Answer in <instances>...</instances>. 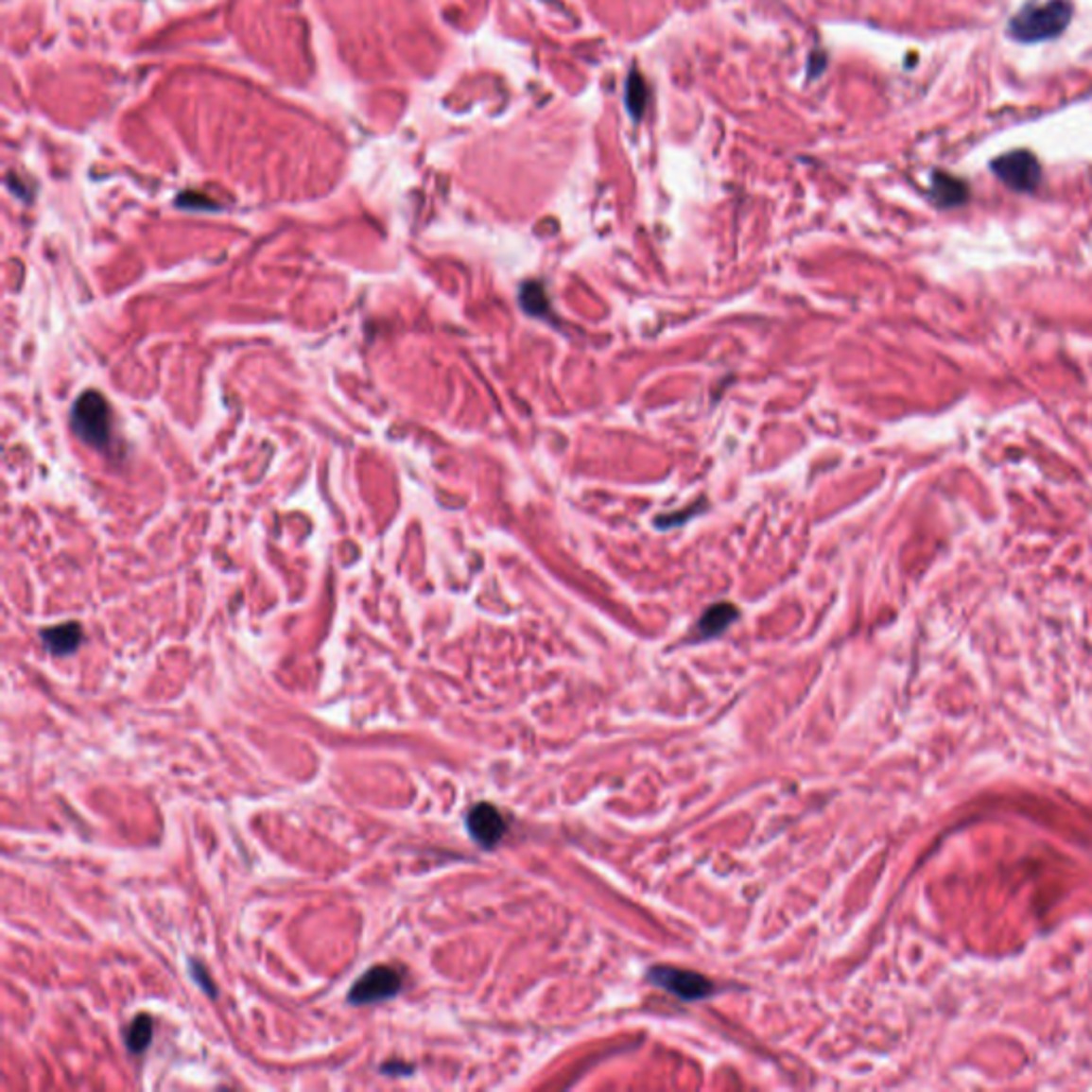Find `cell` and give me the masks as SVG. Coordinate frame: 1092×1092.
<instances>
[{
  "label": "cell",
  "instance_id": "1",
  "mask_svg": "<svg viewBox=\"0 0 1092 1092\" xmlns=\"http://www.w3.org/2000/svg\"><path fill=\"white\" fill-rule=\"evenodd\" d=\"M1073 5L1069 0H1046L1027 3L1014 15L1007 32L1018 43H1041L1061 37L1071 24Z\"/></svg>",
  "mask_w": 1092,
  "mask_h": 1092
},
{
  "label": "cell",
  "instance_id": "2",
  "mask_svg": "<svg viewBox=\"0 0 1092 1092\" xmlns=\"http://www.w3.org/2000/svg\"><path fill=\"white\" fill-rule=\"evenodd\" d=\"M71 427L83 444L105 450L112 442L113 414L107 399L96 390H86L78 397L71 410Z\"/></svg>",
  "mask_w": 1092,
  "mask_h": 1092
},
{
  "label": "cell",
  "instance_id": "3",
  "mask_svg": "<svg viewBox=\"0 0 1092 1092\" xmlns=\"http://www.w3.org/2000/svg\"><path fill=\"white\" fill-rule=\"evenodd\" d=\"M404 988V978L393 966L376 964L365 971L348 992V1003L355 1007H368L397 997Z\"/></svg>",
  "mask_w": 1092,
  "mask_h": 1092
},
{
  "label": "cell",
  "instance_id": "4",
  "mask_svg": "<svg viewBox=\"0 0 1092 1092\" xmlns=\"http://www.w3.org/2000/svg\"><path fill=\"white\" fill-rule=\"evenodd\" d=\"M992 173L1015 193H1032L1041 182V165L1029 149H1014L990 163Z\"/></svg>",
  "mask_w": 1092,
  "mask_h": 1092
},
{
  "label": "cell",
  "instance_id": "5",
  "mask_svg": "<svg viewBox=\"0 0 1092 1092\" xmlns=\"http://www.w3.org/2000/svg\"><path fill=\"white\" fill-rule=\"evenodd\" d=\"M649 979L685 1000L704 998L708 992H711V981L702 978L700 973L672 969V966H657V969H651L649 971Z\"/></svg>",
  "mask_w": 1092,
  "mask_h": 1092
},
{
  "label": "cell",
  "instance_id": "6",
  "mask_svg": "<svg viewBox=\"0 0 1092 1092\" xmlns=\"http://www.w3.org/2000/svg\"><path fill=\"white\" fill-rule=\"evenodd\" d=\"M468 830L478 845L491 849L502 841L506 832V822L502 813H499L494 805L480 803L470 808Z\"/></svg>",
  "mask_w": 1092,
  "mask_h": 1092
},
{
  "label": "cell",
  "instance_id": "7",
  "mask_svg": "<svg viewBox=\"0 0 1092 1092\" xmlns=\"http://www.w3.org/2000/svg\"><path fill=\"white\" fill-rule=\"evenodd\" d=\"M930 199L939 207H958L969 201V186L961 178H954L945 171L932 173Z\"/></svg>",
  "mask_w": 1092,
  "mask_h": 1092
},
{
  "label": "cell",
  "instance_id": "8",
  "mask_svg": "<svg viewBox=\"0 0 1092 1092\" xmlns=\"http://www.w3.org/2000/svg\"><path fill=\"white\" fill-rule=\"evenodd\" d=\"M41 640H43L45 649L52 655L56 657H64V655H71L79 649L81 640H83V632H81V625L69 621V623H61V625H54V628H47L41 632Z\"/></svg>",
  "mask_w": 1092,
  "mask_h": 1092
},
{
  "label": "cell",
  "instance_id": "9",
  "mask_svg": "<svg viewBox=\"0 0 1092 1092\" xmlns=\"http://www.w3.org/2000/svg\"><path fill=\"white\" fill-rule=\"evenodd\" d=\"M738 611L732 604H715L708 608V611L700 616L698 621V636L700 638H713V636H719L721 632H725L730 628L732 623L737 621Z\"/></svg>",
  "mask_w": 1092,
  "mask_h": 1092
},
{
  "label": "cell",
  "instance_id": "10",
  "mask_svg": "<svg viewBox=\"0 0 1092 1092\" xmlns=\"http://www.w3.org/2000/svg\"><path fill=\"white\" fill-rule=\"evenodd\" d=\"M152 1032H154L152 1018H149L147 1014L135 1015V1018L129 1022V1027L124 1029V1044H127L129 1052L132 1054L146 1052L149 1044H152Z\"/></svg>",
  "mask_w": 1092,
  "mask_h": 1092
},
{
  "label": "cell",
  "instance_id": "11",
  "mask_svg": "<svg viewBox=\"0 0 1092 1092\" xmlns=\"http://www.w3.org/2000/svg\"><path fill=\"white\" fill-rule=\"evenodd\" d=\"M647 103H649V88L643 79V75L638 71H632L628 83H625V105H628V112L632 113V118L640 120L643 118V113L647 110Z\"/></svg>",
  "mask_w": 1092,
  "mask_h": 1092
},
{
  "label": "cell",
  "instance_id": "12",
  "mask_svg": "<svg viewBox=\"0 0 1092 1092\" xmlns=\"http://www.w3.org/2000/svg\"><path fill=\"white\" fill-rule=\"evenodd\" d=\"M521 305L523 310L531 314V316H538V319H545V316L551 312V305H548V297H546V290L545 286L540 285V282H528V285L521 286Z\"/></svg>",
  "mask_w": 1092,
  "mask_h": 1092
},
{
  "label": "cell",
  "instance_id": "13",
  "mask_svg": "<svg viewBox=\"0 0 1092 1092\" xmlns=\"http://www.w3.org/2000/svg\"><path fill=\"white\" fill-rule=\"evenodd\" d=\"M190 971H193L190 975H193L195 981L199 983V986H201V990L207 992V995H210V997H216V986L212 983L210 975H207L205 966H203L201 962H199V961H190Z\"/></svg>",
  "mask_w": 1092,
  "mask_h": 1092
},
{
  "label": "cell",
  "instance_id": "14",
  "mask_svg": "<svg viewBox=\"0 0 1092 1092\" xmlns=\"http://www.w3.org/2000/svg\"><path fill=\"white\" fill-rule=\"evenodd\" d=\"M380 1071L385 1075H393V1078H404V1075H410L414 1071V1066L406 1065V1063H399V1061H390V1063L382 1065Z\"/></svg>",
  "mask_w": 1092,
  "mask_h": 1092
}]
</instances>
